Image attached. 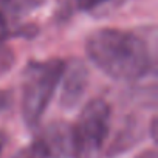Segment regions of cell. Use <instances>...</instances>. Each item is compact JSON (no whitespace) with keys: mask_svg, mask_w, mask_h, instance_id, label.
Instances as JSON below:
<instances>
[{"mask_svg":"<svg viewBox=\"0 0 158 158\" xmlns=\"http://www.w3.org/2000/svg\"><path fill=\"white\" fill-rule=\"evenodd\" d=\"M85 50L90 60L116 81H136L150 70L147 44L124 30L101 28L93 31L87 37Z\"/></svg>","mask_w":158,"mask_h":158,"instance_id":"cell-1","label":"cell"},{"mask_svg":"<svg viewBox=\"0 0 158 158\" xmlns=\"http://www.w3.org/2000/svg\"><path fill=\"white\" fill-rule=\"evenodd\" d=\"M65 62L50 59L31 62L25 71L22 92V116L28 127H34L42 119L64 73Z\"/></svg>","mask_w":158,"mask_h":158,"instance_id":"cell-2","label":"cell"},{"mask_svg":"<svg viewBox=\"0 0 158 158\" xmlns=\"http://www.w3.org/2000/svg\"><path fill=\"white\" fill-rule=\"evenodd\" d=\"M110 126V106L92 99L79 113L73 127V158H99Z\"/></svg>","mask_w":158,"mask_h":158,"instance_id":"cell-3","label":"cell"},{"mask_svg":"<svg viewBox=\"0 0 158 158\" xmlns=\"http://www.w3.org/2000/svg\"><path fill=\"white\" fill-rule=\"evenodd\" d=\"M60 82V106L65 109L76 107L82 99L89 85V70L85 64L79 59H73L68 65L65 64Z\"/></svg>","mask_w":158,"mask_h":158,"instance_id":"cell-4","label":"cell"},{"mask_svg":"<svg viewBox=\"0 0 158 158\" xmlns=\"http://www.w3.org/2000/svg\"><path fill=\"white\" fill-rule=\"evenodd\" d=\"M39 139L48 152V158H73V127L64 121L48 124Z\"/></svg>","mask_w":158,"mask_h":158,"instance_id":"cell-5","label":"cell"},{"mask_svg":"<svg viewBox=\"0 0 158 158\" xmlns=\"http://www.w3.org/2000/svg\"><path fill=\"white\" fill-rule=\"evenodd\" d=\"M141 135H139V129H138V124L136 123H127L124 129H121L118 132V135L115 136L112 146H110V155H118L127 149H130L133 144H136L139 141Z\"/></svg>","mask_w":158,"mask_h":158,"instance_id":"cell-6","label":"cell"},{"mask_svg":"<svg viewBox=\"0 0 158 158\" xmlns=\"http://www.w3.org/2000/svg\"><path fill=\"white\" fill-rule=\"evenodd\" d=\"M45 3V0H0V6L10 16H23Z\"/></svg>","mask_w":158,"mask_h":158,"instance_id":"cell-7","label":"cell"},{"mask_svg":"<svg viewBox=\"0 0 158 158\" xmlns=\"http://www.w3.org/2000/svg\"><path fill=\"white\" fill-rule=\"evenodd\" d=\"M13 158H48V152H47L45 146L42 144V141L37 138L31 144L20 149Z\"/></svg>","mask_w":158,"mask_h":158,"instance_id":"cell-8","label":"cell"},{"mask_svg":"<svg viewBox=\"0 0 158 158\" xmlns=\"http://www.w3.org/2000/svg\"><path fill=\"white\" fill-rule=\"evenodd\" d=\"M16 64V54L10 45L0 40V77L6 74Z\"/></svg>","mask_w":158,"mask_h":158,"instance_id":"cell-9","label":"cell"},{"mask_svg":"<svg viewBox=\"0 0 158 158\" xmlns=\"http://www.w3.org/2000/svg\"><path fill=\"white\" fill-rule=\"evenodd\" d=\"M76 5L79 10L82 11H93L95 8H99L109 2H112V0H74Z\"/></svg>","mask_w":158,"mask_h":158,"instance_id":"cell-10","label":"cell"},{"mask_svg":"<svg viewBox=\"0 0 158 158\" xmlns=\"http://www.w3.org/2000/svg\"><path fill=\"white\" fill-rule=\"evenodd\" d=\"M11 34L10 30V22H8V14L3 11V8L0 6V40L6 39Z\"/></svg>","mask_w":158,"mask_h":158,"instance_id":"cell-11","label":"cell"},{"mask_svg":"<svg viewBox=\"0 0 158 158\" xmlns=\"http://www.w3.org/2000/svg\"><path fill=\"white\" fill-rule=\"evenodd\" d=\"M10 101H11V95L5 90H0V112L8 107Z\"/></svg>","mask_w":158,"mask_h":158,"instance_id":"cell-12","label":"cell"},{"mask_svg":"<svg viewBox=\"0 0 158 158\" xmlns=\"http://www.w3.org/2000/svg\"><path fill=\"white\" fill-rule=\"evenodd\" d=\"M136 158H156V152L152 149V150H146V152H143L141 155H138Z\"/></svg>","mask_w":158,"mask_h":158,"instance_id":"cell-13","label":"cell"},{"mask_svg":"<svg viewBox=\"0 0 158 158\" xmlns=\"http://www.w3.org/2000/svg\"><path fill=\"white\" fill-rule=\"evenodd\" d=\"M150 133H152V138L156 139V119L153 118L152 123H150Z\"/></svg>","mask_w":158,"mask_h":158,"instance_id":"cell-14","label":"cell"},{"mask_svg":"<svg viewBox=\"0 0 158 158\" xmlns=\"http://www.w3.org/2000/svg\"><path fill=\"white\" fill-rule=\"evenodd\" d=\"M3 144H5V138H3L2 135H0V149L3 147Z\"/></svg>","mask_w":158,"mask_h":158,"instance_id":"cell-15","label":"cell"}]
</instances>
